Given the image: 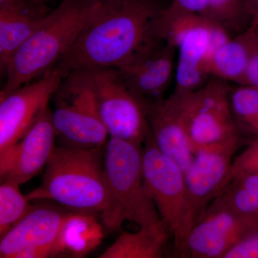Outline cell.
<instances>
[{
	"label": "cell",
	"mask_w": 258,
	"mask_h": 258,
	"mask_svg": "<svg viewBox=\"0 0 258 258\" xmlns=\"http://www.w3.org/2000/svg\"><path fill=\"white\" fill-rule=\"evenodd\" d=\"M208 0H172L161 15L171 18L180 15H197L208 18Z\"/></svg>",
	"instance_id": "25"
},
{
	"label": "cell",
	"mask_w": 258,
	"mask_h": 258,
	"mask_svg": "<svg viewBox=\"0 0 258 258\" xmlns=\"http://www.w3.org/2000/svg\"><path fill=\"white\" fill-rule=\"evenodd\" d=\"M104 149L55 146L38 187L30 201L53 200L74 212L102 214L108 205L103 167Z\"/></svg>",
	"instance_id": "3"
},
{
	"label": "cell",
	"mask_w": 258,
	"mask_h": 258,
	"mask_svg": "<svg viewBox=\"0 0 258 258\" xmlns=\"http://www.w3.org/2000/svg\"><path fill=\"white\" fill-rule=\"evenodd\" d=\"M45 3L0 4V70L4 76L15 52L42 25L52 10Z\"/></svg>",
	"instance_id": "17"
},
{
	"label": "cell",
	"mask_w": 258,
	"mask_h": 258,
	"mask_svg": "<svg viewBox=\"0 0 258 258\" xmlns=\"http://www.w3.org/2000/svg\"><path fill=\"white\" fill-rule=\"evenodd\" d=\"M66 215L49 207L34 206L0 237V257H52Z\"/></svg>",
	"instance_id": "12"
},
{
	"label": "cell",
	"mask_w": 258,
	"mask_h": 258,
	"mask_svg": "<svg viewBox=\"0 0 258 258\" xmlns=\"http://www.w3.org/2000/svg\"><path fill=\"white\" fill-rule=\"evenodd\" d=\"M240 142L238 136L206 146L194 156L184 174L193 227L223 187Z\"/></svg>",
	"instance_id": "11"
},
{
	"label": "cell",
	"mask_w": 258,
	"mask_h": 258,
	"mask_svg": "<svg viewBox=\"0 0 258 258\" xmlns=\"http://www.w3.org/2000/svg\"><path fill=\"white\" fill-rule=\"evenodd\" d=\"M246 13L250 23L258 20V0H244Z\"/></svg>",
	"instance_id": "28"
},
{
	"label": "cell",
	"mask_w": 258,
	"mask_h": 258,
	"mask_svg": "<svg viewBox=\"0 0 258 258\" xmlns=\"http://www.w3.org/2000/svg\"><path fill=\"white\" fill-rule=\"evenodd\" d=\"M109 138L143 146L150 128L147 103L125 85L116 69L84 70Z\"/></svg>",
	"instance_id": "7"
},
{
	"label": "cell",
	"mask_w": 258,
	"mask_h": 258,
	"mask_svg": "<svg viewBox=\"0 0 258 258\" xmlns=\"http://www.w3.org/2000/svg\"><path fill=\"white\" fill-rule=\"evenodd\" d=\"M224 258H258V229L234 246Z\"/></svg>",
	"instance_id": "26"
},
{
	"label": "cell",
	"mask_w": 258,
	"mask_h": 258,
	"mask_svg": "<svg viewBox=\"0 0 258 258\" xmlns=\"http://www.w3.org/2000/svg\"><path fill=\"white\" fill-rule=\"evenodd\" d=\"M169 235L170 232L166 225L140 227L135 232H123L99 257H162Z\"/></svg>",
	"instance_id": "19"
},
{
	"label": "cell",
	"mask_w": 258,
	"mask_h": 258,
	"mask_svg": "<svg viewBox=\"0 0 258 258\" xmlns=\"http://www.w3.org/2000/svg\"><path fill=\"white\" fill-rule=\"evenodd\" d=\"M212 20L197 15H182L166 23L163 38L177 49L174 92H194L208 81L205 61Z\"/></svg>",
	"instance_id": "9"
},
{
	"label": "cell",
	"mask_w": 258,
	"mask_h": 258,
	"mask_svg": "<svg viewBox=\"0 0 258 258\" xmlns=\"http://www.w3.org/2000/svg\"><path fill=\"white\" fill-rule=\"evenodd\" d=\"M249 28L250 29L252 35H253L254 40H255L256 43H257L258 45V20L257 21L251 23Z\"/></svg>",
	"instance_id": "29"
},
{
	"label": "cell",
	"mask_w": 258,
	"mask_h": 258,
	"mask_svg": "<svg viewBox=\"0 0 258 258\" xmlns=\"http://www.w3.org/2000/svg\"><path fill=\"white\" fill-rule=\"evenodd\" d=\"M258 225L223 209H207L186 237L179 257L224 258Z\"/></svg>",
	"instance_id": "14"
},
{
	"label": "cell",
	"mask_w": 258,
	"mask_h": 258,
	"mask_svg": "<svg viewBox=\"0 0 258 258\" xmlns=\"http://www.w3.org/2000/svg\"><path fill=\"white\" fill-rule=\"evenodd\" d=\"M230 91L227 82L210 77L200 89L179 93L181 114L194 156L206 146L240 136L231 108Z\"/></svg>",
	"instance_id": "8"
},
{
	"label": "cell",
	"mask_w": 258,
	"mask_h": 258,
	"mask_svg": "<svg viewBox=\"0 0 258 258\" xmlns=\"http://www.w3.org/2000/svg\"><path fill=\"white\" fill-rule=\"evenodd\" d=\"M47 0H0V4L16 3V2H28V3H45Z\"/></svg>",
	"instance_id": "30"
},
{
	"label": "cell",
	"mask_w": 258,
	"mask_h": 258,
	"mask_svg": "<svg viewBox=\"0 0 258 258\" xmlns=\"http://www.w3.org/2000/svg\"><path fill=\"white\" fill-rule=\"evenodd\" d=\"M52 98L55 101L52 123L60 146L86 149L106 145L109 135L84 71L66 74Z\"/></svg>",
	"instance_id": "6"
},
{
	"label": "cell",
	"mask_w": 258,
	"mask_h": 258,
	"mask_svg": "<svg viewBox=\"0 0 258 258\" xmlns=\"http://www.w3.org/2000/svg\"><path fill=\"white\" fill-rule=\"evenodd\" d=\"M96 3L62 0L8 62L0 96L40 79L53 69L79 38Z\"/></svg>",
	"instance_id": "2"
},
{
	"label": "cell",
	"mask_w": 258,
	"mask_h": 258,
	"mask_svg": "<svg viewBox=\"0 0 258 258\" xmlns=\"http://www.w3.org/2000/svg\"><path fill=\"white\" fill-rule=\"evenodd\" d=\"M177 49L163 41L133 62L117 69L129 89L147 103L164 99L176 69Z\"/></svg>",
	"instance_id": "15"
},
{
	"label": "cell",
	"mask_w": 258,
	"mask_h": 258,
	"mask_svg": "<svg viewBox=\"0 0 258 258\" xmlns=\"http://www.w3.org/2000/svg\"><path fill=\"white\" fill-rule=\"evenodd\" d=\"M163 10L155 0H97L87 25L55 67L66 76L126 66L164 41L157 32Z\"/></svg>",
	"instance_id": "1"
},
{
	"label": "cell",
	"mask_w": 258,
	"mask_h": 258,
	"mask_svg": "<svg viewBox=\"0 0 258 258\" xmlns=\"http://www.w3.org/2000/svg\"><path fill=\"white\" fill-rule=\"evenodd\" d=\"M250 44L248 64L242 83L239 86H247L258 89V45L249 27L247 28Z\"/></svg>",
	"instance_id": "27"
},
{
	"label": "cell",
	"mask_w": 258,
	"mask_h": 258,
	"mask_svg": "<svg viewBox=\"0 0 258 258\" xmlns=\"http://www.w3.org/2000/svg\"><path fill=\"white\" fill-rule=\"evenodd\" d=\"M55 139L52 111L48 107L18 143L0 154L2 180L21 185L40 174L53 153Z\"/></svg>",
	"instance_id": "13"
},
{
	"label": "cell",
	"mask_w": 258,
	"mask_h": 258,
	"mask_svg": "<svg viewBox=\"0 0 258 258\" xmlns=\"http://www.w3.org/2000/svg\"><path fill=\"white\" fill-rule=\"evenodd\" d=\"M142 169L146 191L170 232L174 254L180 256L193 227L184 173L158 149L151 131L143 145Z\"/></svg>",
	"instance_id": "5"
},
{
	"label": "cell",
	"mask_w": 258,
	"mask_h": 258,
	"mask_svg": "<svg viewBox=\"0 0 258 258\" xmlns=\"http://www.w3.org/2000/svg\"><path fill=\"white\" fill-rule=\"evenodd\" d=\"M142 161L143 146L114 138L105 145L103 167L109 200L101 219L107 230H119L125 220L140 227L166 225L146 191Z\"/></svg>",
	"instance_id": "4"
},
{
	"label": "cell",
	"mask_w": 258,
	"mask_h": 258,
	"mask_svg": "<svg viewBox=\"0 0 258 258\" xmlns=\"http://www.w3.org/2000/svg\"><path fill=\"white\" fill-rule=\"evenodd\" d=\"M64 76L54 67L35 82L0 96V154L18 143L48 108Z\"/></svg>",
	"instance_id": "10"
},
{
	"label": "cell",
	"mask_w": 258,
	"mask_h": 258,
	"mask_svg": "<svg viewBox=\"0 0 258 258\" xmlns=\"http://www.w3.org/2000/svg\"><path fill=\"white\" fill-rule=\"evenodd\" d=\"M242 174H258V138L251 142L248 147L232 161L222 189L234 177Z\"/></svg>",
	"instance_id": "24"
},
{
	"label": "cell",
	"mask_w": 258,
	"mask_h": 258,
	"mask_svg": "<svg viewBox=\"0 0 258 258\" xmlns=\"http://www.w3.org/2000/svg\"><path fill=\"white\" fill-rule=\"evenodd\" d=\"M230 105L240 132L258 138V89L247 86L231 88Z\"/></svg>",
	"instance_id": "21"
},
{
	"label": "cell",
	"mask_w": 258,
	"mask_h": 258,
	"mask_svg": "<svg viewBox=\"0 0 258 258\" xmlns=\"http://www.w3.org/2000/svg\"><path fill=\"white\" fill-rule=\"evenodd\" d=\"M249 55L250 44L246 29L219 47L209 61L205 72L209 78L240 85L247 70Z\"/></svg>",
	"instance_id": "20"
},
{
	"label": "cell",
	"mask_w": 258,
	"mask_h": 258,
	"mask_svg": "<svg viewBox=\"0 0 258 258\" xmlns=\"http://www.w3.org/2000/svg\"><path fill=\"white\" fill-rule=\"evenodd\" d=\"M20 184L4 180L0 186V237L21 220L33 208L20 191Z\"/></svg>",
	"instance_id": "22"
},
{
	"label": "cell",
	"mask_w": 258,
	"mask_h": 258,
	"mask_svg": "<svg viewBox=\"0 0 258 258\" xmlns=\"http://www.w3.org/2000/svg\"><path fill=\"white\" fill-rule=\"evenodd\" d=\"M208 18L220 24L230 33L242 29L248 18L244 0H208Z\"/></svg>",
	"instance_id": "23"
},
{
	"label": "cell",
	"mask_w": 258,
	"mask_h": 258,
	"mask_svg": "<svg viewBox=\"0 0 258 258\" xmlns=\"http://www.w3.org/2000/svg\"><path fill=\"white\" fill-rule=\"evenodd\" d=\"M93 214L67 213L54 245L52 257H83L103 238L101 224Z\"/></svg>",
	"instance_id": "18"
},
{
	"label": "cell",
	"mask_w": 258,
	"mask_h": 258,
	"mask_svg": "<svg viewBox=\"0 0 258 258\" xmlns=\"http://www.w3.org/2000/svg\"><path fill=\"white\" fill-rule=\"evenodd\" d=\"M148 121L158 149L176 163L185 174L194 154L186 136L179 93L174 92L169 98L149 104Z\"/></svg>",
	"instance_id": "16"
}]
</instances>
